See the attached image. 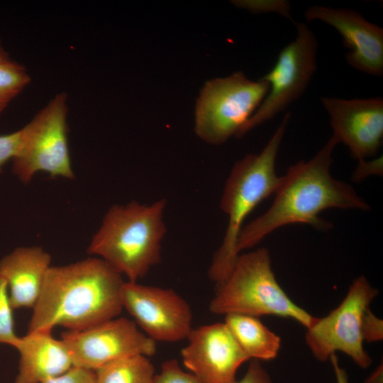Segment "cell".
<instances>
[{
  "label": "cell",
  "instance_id": "6da1fadb",
  "mask_svg": "<svg viewBox=\"0 0 383 383\" xmlns=\"http://www.w3.org/2000/svg\"><path fill=\"white\" fill-rule=\"evenodd\" d=\"M338 144L331 136L312 158L298 162L281 176L270 208L243 226L236 243L239 255L287 225L304 223L320 231L329 230L332 224L319 216L324 210L370 209L351 185L332 176V154Z\"/></svg>",
  "mask_w": 383,
  "mask_h": 383
},
{
  "label": "cell",
  "instance_id": "ac0fdd59",
  "mask_svg": "<svg viewBox=\"0 0 383 383\" xmlns=\"http://www.w3.org/2000/svg\"><path fill=\"white\" fill-rule=\"evenodd\" d=\"M94 372L96 383H152L155 375L152 363L141 355L113 360Z\"/></svg>",
  "mask_w": 383,
  "mask_h": 383
},
{
  "label": "cell",
  "instance_id": "e0dca14e",
  "mask_svg": "<svg viewBox=\"0 0 383 383\" xmlns=\"http://www.w3.org/2000/svg\"><path fill=\"white\" fill-rule=\"evenodd\" d=\"M224 323L250 359L270 360L277 357L281 347V338L257 317L228 314Z\"/></svg>",
  "mask_w": 383,
  "mask_h": 383
},
{
  "label": "cell",
  "instance_id": "484cf974",
  "mask_svg": "<svg viewBox=\"0 0 383 383\" xmlns=\"http://www.w3.org/2000/svg\"><path fill=\"white\" fill-rule=\"evenodd\" d=\"M20 131L0 135V170L10 159H13L18 150Z\"/></svg>",
  "mask_w": 383,
  "mask_h": 383
},
{
  "label": "cell",
  "instance_id": "603a6c76",
  "mask_svg": "<svg viewBox=\"0 0 383 383\" xmlns=\"http://www.w3.org/2000/svg\"><path fill=\"white\" fill-rule=\"evenodd\" d=\"M363 341L377 342L383 338V322L368 308L363 316L362 323Z\"/></svg>",
  "mask_w": 383,
  "mask_h": 383
},
{
  "label": "cell",
  "instance_id": "9c48e42d",
  "mask_svg": "<svg viewBox=\"0 0 383 383\" xmlns=\"http://www.w3.org/2000/svg\"><path fill=\"white\" fill-rule=\"evenodd\" d=\"M378 294L362 275L354 279L342 302L327 316L316 317L306 328L305 340L313 356L321 362L340 351L362 368L372 364L363 348L362 323L365 311Z\"/></svg>",
  "mask_w": 383,
  "mask_h": 383
},
{
  "label": "cell",
  "instance_id": "5bb4252c",
  "mask_svg": "<svg viewBox=\"0 0 383 383\" xmlns=\"http://www.w3.org/2000/svg\"><path fill=\"white\" fill-rule=\"evenodd\" d=\"M307 21H320L334 28L349 50L345 58L354 69L372 76L383 74V29L355 10L313 5L304 12Z\"/></svg>",
  "mask_w": 383,
  "mask_h": 383
},
{
  "label": "cell",
  "instance_id": "cb8c5ba5",
  "mask_svg": "<svg viewBox=\"0 0 383 383\" xmlns=\"http://www.w3.org/2000/svg\"><path fill=\"white\" fill-rule=\"evenodd\" d=\"M42 383H96L95 372L73 366L65 373Z\"/></svg>",
  "mask_w": 383,
  "mask_h": 383
},
{
  "label": "cell",
  "instance_id": "7a4b0ae2",
  "mask_svg": "<svg viewBox=\"0 0 383 383\" xmlns=\"http://www.w3.org/2000/svg\"><path fill=\"white\" fill-rule=\"evenodd\" d=\"M121 274L101 258L50 266L28 332L62 326L79 331L115 318L123 306Z\"/></svg>",
  "mask_w": 383,
  "mask_h": 383
},
{
  "label": "cell",
  "instance_id": "f546056e",
  "mask_svg": "<svg viewBox=\"0 0 383 383\" xmlns=\"http://www.w3.org/2000/svg\"><path fill=\"white\" fill-rule=\"evenodd\" d=\"M9 55L8 52L4 50L2 46L1 40H0V63L9 60Z\"/></svg>",
  "mask_w": 383,
  "mask_h": 383
},
{
  "label": "cell",
  "instance_id": "d6986e66",
  "mask_svg": "<svg viewBox=\"0 0 383 383\" xmlns=\"http://www.w3.org/2000/svg\"><path fill=\"white\" fill-rule=\"evenodd\" d=\"M24 66L11 59L0 63V115L30 83Z\"/></svg>",
  "mask_w": 383,
  "mask_h": 383
},
{
  "label": "cell",
  "instance_id": "4316f807",
  "mask_svg": "<svg viewBox=\"0 0 383 383\" xmlns=\"http://www.w3.org/2000/svg\"><path fill=\"white\" fill-rule=\"evenodd\" d=\"M234 383H272V379L259 362V360H254L250 364L245 375L239 381H235Z\"/></svg>",
  "mask_w": 383,
  "mask_h": 383
},
{
  "label": "cell",
  "instance_id": "d4e9b609",
  "mask_svg": "<svg viewBox=\"0 0 383 383\" xmlns=\"http://www.w3.org/2000/svg\"><path fill=\"white\" fill-rule=\"evenodd\" d=\"M383 172L382 156L377 158L358 161V164L354 170L352 179L353 181L358 182L370 175L382 176Z\"/></svg>",
  "mask_w": 383,
  "mask_h": 383
},
{
  "label": "cell",
  "instance_id": "83f0119b",
  "mask_svg": "<svg viewBox=\"0 0 383 383\" xmlns=\"http://www.w3.org/2000/svg\"><path fill=\"white\" fill-rule=\"evenodd\" d=\"M330 360L333 365L337 383H348L347 372L340 366L337 355H332L330 357Z\"/></svg>",
  "mask_w": 383,
  "mask_h": 383
},
{
  "label": "cell",
  "instance_id": "7402d4cb",
  "mask_svg": "<svg viewBox=\"0 0 383 383\" xmlns=\"http://www.w3.org/2000/svg\"><path fill=\"white\" fill-rule=\"evenodd\" d=\"M152 383H201L191 372H184L175 359L162 364L160 372L155 374Z\"/></svg>",
  "mask_w": 383,
  "mask_h": 383
},
{
  "label": "cell",
  "instance_id": "3957f363",
  "mask_svg": "<svg viewBox=\"0 0 383 383\" xmlns=\"http://www.w3.org/2000/svg\"><path fill=\"white\" fill-rule=\"evenodd\" d=\"M166 204L161 199L150 205L135 201L113 205L87 252L100 256L129 282H137L161 260V242L167 233L163 220Z\"/></svg>",
  "mask_w": 383,
  "mask_h": 383
},
{
  "label": "cell",
  "instance_id": "7c38bea8",
  "mask_svg": "<svg viewBox=\"0 0 383 383\" xmlns=\"http://www.w3.org/2000/svg\"><path fill=\"white\" fill-rule=\"evenodd\" d=\"M187 339L182 362L201 383H234L238 368L250 359L224 322L192 328Z\"/></svg>",
  "mask_w": 383,
  "mask_h": 383
},
{
  "label": "cell",
  "instance_id": "277c9868",
  "mask_svg": "<svg viewBox=\"0 0 383 383\" xmlns=\"http://www.w3.org/2000/svg\"><path fill=\"white\" fill-rule=\"evenodd\" d=\"M290 118L291 113L287 112L260 153L247 155L231 169L220 201L228 226L209 269V277L217 286L228 277L239 255L236 243L244 221L261 201L274 194L280 183L275 164Z\"/></svg>",
  "mask_w": 383,
  "mask_h": 383
},
{
  "label": "cell",
  "instance_id": "f1b7e54d",
  "mask_svg": "<svg viewBox=\"0 0 383 383\" xmlns=\"http://www.w3.org/2000/svg\"><path fill=\"white\" fill-rule=\"evenodd\" d=\"M365 383H382V363L371 373L365 379Z\"/></svg>",
  "mask_w": 383,
  "mask_h": 383
},
{
  "label": "cell",
  "instance_id": "4fadbf2b",
  "mask_svg": "<svg viewBox=\"0 0 383 383\" xmlns=\"http://www.w3.org/2000/svg\"><path fill=\"white\" fill-rule=\"evenodd\" d=\"M330 117L333 136L357 161L376 156L383 138V99L321 98Z\"/></svg>",
  "mask_w": 383,
  "mask_h": 383
},
{
  "label": "cell",
  "instance_id": "52a82bcc",
  "mask_svg": "<svg viewBox=\"0 0 383 383\" xmlns=\"http://www.w3.org/2000/svg\"><path fill=\"white\" fill-rule=\"evenodd\" d=\"M67 95L57 94L23 128L13 157V172L28 184L38 172L74 178L68 148Z\"/></svg>",
  "mask_w": 383,
  "mask_h": 383
},
{
  "label": "cell",
  "instance_id": "ba28073f",
  "mask_svg": "<svg viewBox=\"0 0 383 383\" xmlns=\"http://www.w3.org/2000/svg\"><path fill=\"white\" fill-rule=\"evenodd\" d=\"M296 30L294 40L279 52L271 70L261 79L269 84L262 102L242 126L235 137L272 119L297 100L306 89L317 68L318 40L303 22L293 21Z\"/></svg>",
  "mask_w": 383,
  "mask_h": 383
},
{
  "label": "cell",
  "instance_id": "30bf717a",
  "mask_svg": "<svg viewBox=\"0 0 383 383\" xmlns=\"http://www.w3.org/2000/svg\"><path fill=\"white\" fill-rule=\"evenodd\" d=\"M61 339L67 345L73 366L95 371L123 357L156 353L154 340L141 333L126 318H115L84 330L66 331Z\"/></svg>",
  "mask_w": 383,
  "mask_h": 383
},
{
  "label": "cell",
  "instance_id": "44dd1931",
  "mask_svg": "<svg viewBox=\"0 0 383 383\" xmlns=\"http://www.w3.org/2000/svg\"><path fill=\"white\" fill-rule=\"evenodd\" d=\"M236 6L255 13H275L294 21L291 4L286 0H238L233 1Z\"/></svg>",
  "mask_w": 383,
  "mask_h": 383
},
{
  "label": "cell",
  "instance_id": "8fae6325",
  "mask_svg": "<svg viewBox=\"0 0 383 383\" xmlns=\"http://www.w3.org/2000/svg\"><path fill=\"white\" fill-rule=\"evenodd\" d=\"M121 300L123 308L155 341H181L192 330L191 308L172 289L124 282Z\"/></svg>",
  "mask_w": 383,
  "mask_h": 383
},
{
  "label": "cell",
  "instance_id": "ffe728a7",
  "mask_svg": "<svg viewBox=\"0 0 383 383\" xmlns=\"http://www.w3.org/2000/svg\"><path fill=\"white\" fill-rule=\"evenodd\" d=\"M13 309L8 284L0 276V344H7L15 348L20 337L15 332Z\"/></svg>",
  "mask_w": 383,
  "mask_h": 383
},
{
  "label": "cell",
  "instance_id": "8992f818",
  "mask_svg": "<svg viewBox=\"0 0 383 383\" xmlns=\"http://www.w3.org/2000/svg\"><path fill=\"white\" fill-rule=\"evenodd\" d=\"M269 84L252 81L240 72L205 83L195 110L196 134L211 145L236 135L269 91Z\"/></svg>",
  "mask_w": 383,
  "mask_h": 383
},
{
  "label": "cell",
  "instance_id": "9a60e30c",
  "mask_svg": "<svg viewBox=\"0 0 383 383\" xmlns=\"http://www.w3.org/2000/svg\"><path fill=\"white\" fill-rule=\"evenodd\" d=\"M15 348L19 353L18 372L14 383H42L73 367L71 354L62 339L48 331L28 332Z\"/></svg>",
  "mask_w": 383,
  "mask_h": 383
},
{
  "label": "cell",
  "instance_id": "2e32d148",
  "mask_svg": "<svg viewBox=\"0 0 383 383\" xmlns=\"http://www.w3.org/2000/svg\"><path fill=\"white\" fill-rule=\"evenodd\" d=\"M50 262V255L38 246L17 248L0 260V276L8 284L13 309L34 307Z\"/></svg>",
  "mask_w": 383,
  "mask_h": 383
},
{
  "label": "cell",
  "instance_id": "5b68a950",
  "mask_svg": "<svg viewBox=\"0 0 383 383\" xmlns=\"http://www.w3.org/2000/svg\"><path fill=\"white\" fill-rule=\"evenodd\" d=\"M209 310L216 314L289 318L306 328L316 318L296 304L280 287L265 248L238 255L228 277L218 285Z\"/></svg>",
  "mask_w": 383,
  "mask_h": 383
}]
</instances>
